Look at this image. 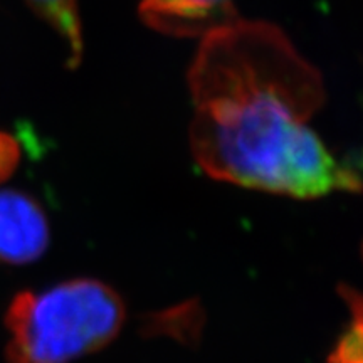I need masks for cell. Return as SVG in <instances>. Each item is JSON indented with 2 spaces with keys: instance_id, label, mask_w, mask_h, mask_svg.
<instances>
[{
  "instance_id": "3957f363",
  "label": "cell",
  "mask_w": 363,
  "mask_h": 363,
  "mask_svg": "<svg viewBox=\"0 0 363 363\" xmlns=\"http://www.w3.org/2000/svg\"><path fill=\"white\" fill-rule=\"evenodd\" d=\"M51 229L33 195L0 190V262L29 264L48 251Z\"/></svg>"
},
{
  "instance_id": "8992f818",
  "label": "cell",
  "mask_w": 363,
  "mask_h": 363,
  "mask_svg": "<svg viewBox=\"0 0 363 363\" xmlns=\"http://www.w3.org/2000/svg\"><path fill=\"white\" fill-rule=\"evenodd\" d=\"M21 160V148L12 135L0 131V184L11 179Z\"/></svg>"
},
{
  "instance_id": "5b68a950",
  "label": "cell",
  "mask_w": 363,
  "mask_h": 363,
  "mask_svg": "<svg viewBox=\"0 0 363 363\" xmlns=\"http://www.w3.org/2000/svg\"><path fill=\"white\" fill-rule=\"evenodd\" d=\"M35 12L54 27V30L65 39L69 49L71 66L79 62L83 54V34L76 0H27Z\"/></svg>"
},
{
  "instance_id": "277c9868",
  "label": "cell",
  "mask_w": 363,
  "mask_h": 363,
  "mask_svg": "<svg viewBox=\"0 0 363 363\" xmlns=\"http://www.w3.org/2000/svg\"><path fill=\"white\" fill-rule=\"evenodd\" d=\"M235 0H142L140 17L150 29L172 38H202L238 19Z\"/></svg>"
},
{
  "instance_id": "7a4b0ae2",
  "label": "cell",
  "mask_w": 363,
  "mask_h": 363,
  "mask_svg": "<svg viewBox=\"0 0 363 363\" xmlns=\"http://www.w3.org/2000/svg\"><path fill=\"white\" fill-rule=\"evenodd\" d=\"M126 308L111 286L71 279L44 293L22 291L6 313L9 363H71L110 345L123 328Z\"/></svg>"
},
{
  "instance_id": "6da1fadb",
  "label": "cell",
  "mask_w": 363,
  "mask_h": 363,
  "mask_svg": "<svg viewBox=\"0 0 363 363\" xmlns=\"http://www.w3.org/2000/svg\"><path fill=\"white\" fill-rule=\"evenodd\" d=\"M189 86L190 147L212 179L293 199L362 187L308 126L323 106L320 72L276 26L238 19L202 35Z\"/></svg>"
}]
</instances>
